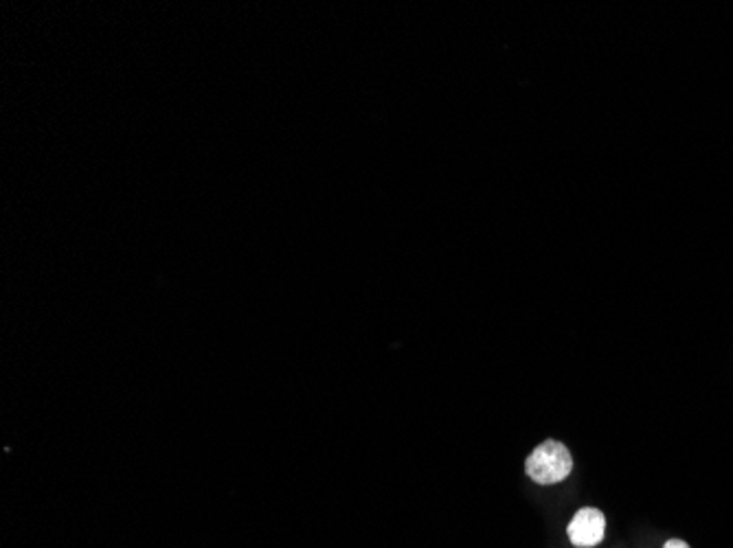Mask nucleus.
Masks as SVG:
<instances>
[{"label": "nucleus", "instance_id": "f257e3e1", "mask_svg": "<svg viewBox=\"0 0 733 548\" xmlns=\"http://www.w3.org/2000/svg\"><path fill=\"white\" fill-rule=\"evenodd\" d=\"M525 470L538 485H553L571 474L573 458L560 441H544L529 454Z\"/></svg>", "mask_w": 733, "mask_h": 548}, {"label": "nucleus", "instance_id": "f03ea898", "mask_svg": "<svg viewBox=\"0 0 733 548\" xmlns=\"http://www.w3.org/2000/svg\"><path fill=\"white\" fill-rule=\"evenodd\" d=\"M604 531H606V518H604V513L599 509H593V507H587V509H579L573 516L567 533L571 544L579 548H591L604 540Z\"/></svg>", "mask_w": 733, "mask_h": 548}, {"label": "nucleus", "instance_id": "7ed1b4c3", "mask_svg": "<svg viewBox=\"0 0 733 548\" xmlns=\"http://www.w3.org/2000/svg\"><path fill=\"white\" fill-rule=\"evenodd\" d=\"M663 548H690V544L683 540H670V542H666V546Z\"/></svg>", "mask_w": 733, "mask_h": 548}]
</instances>
